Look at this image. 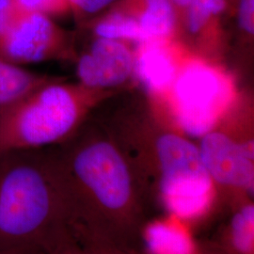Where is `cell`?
<instances>
[{"label":"cell","mask_w":254,"mask_h":254,"mask_svg":"<svg viewBox=\"0 0 254 254\" xmlns=\"http://www.w3.org/2000/svg\"><path fill=\"white\" fill-rule=\"evenodd\" d=\"M18 3L25 11L41 12L48 16L70 10L68 0H18Z\"/></svg>","instance_id":"2e32d148"},{"label":"cell","mask_w":254,"mask_h":254,"mask_svg":"<svg viewBox=\"0 0 254 254\" xmlns=\"http://www.w3.org/2000/svg\"><path fill=\"white\" fill-rule=\"evenodd\" d=\"M174 7L179 8V9H187L189 7L191 0H171Z\"/></svg>","instance_id":"603a6c76"},{"label":"cell","mask_w":254,"mask_h":254,"mask_svg":"<svg viewBox=\"0 0 254 254\" xmlns=\"http://www.w3.org/2000/svg\"><path fill=\"white\" fill-rule=\"evenodd\" d=\"M136 17L142 44L161 41L170 36L176 25V11L171 0H140Z\"/></svg>","instance_id":"4fadbf2b"},{"label":"cell","mask_w":254,"mask_h":254,"mask_svg":"<svg viewBox=\"0 0 254 254\" xmlns=\"http://www.w3.org/2000/svg\"><path fill=\"white\" fill-rule=\"evenodd\" d=\"M48 81L0 57V113L16 105Z\"/></svg>","instance_id":"7c38bea8"},{"label":"cell","mask_w":254,"mask_h":254,"mask_svg":"<svg viewBox=\"0 0 254 254\" xmlns=\"http://www.w3.org/2000/svg\"><path fill=\"white\" fill-rule=\"evenodd\" d=\"M45 253L46 254H87L71 229L48 246Z\"/></svg>","instance_id":"e0dca14e"},{"label":"cell","mask_w":254,"mask_h":254,"mask_svg":"<svg viewBox=\"0 0 254 254\" xmlns=\"http://www.w3.org/2000/svg\"><path fill=\"white\" fill-rule=\"evenodd\" d=\"M58 167L73 234L140 254L141 233L154 205L118 147L91 140Z\"/></svg>","instance_id":"6da1fadb"},{"label":"cell","mask_w":254,"mask_h":254,"mask_svg":"<svg viewBox=\"0 0 254 254\" xmlns=\"http://www.w3.org/2000/svg\"><path fill=\"white\" fill-rule=\"evenodd\" d=\"M226 8V0H191L186 9L187 23L192 33H199Z\"/></svg>","instance_id":"9a60e30c"},{"label":"cell","mask_w":254,"mask_h":254,"mask_svg":"<svg viewBox=\"0 0 254 254\" xmlns=\"http://www.w3.org/2000/svg\"><path fill=\"white\" fill-rule=\"evenodd\" d=\"M63 46V34L50 16L23 11L0 42V57L12 64H35L54 56Z\"/></svg>","instance_id":"52a82bcc"},{"label":"cell","mask_w":254,"mask_h":254,"mask_svg":"<svg viewBox=\"0 0 254 254\" xmlns=\"http://www.w3.org/2000/svg\"><path fill=\"white\" fill-rule=\"evenodd\" d=\"M149 220L141 233V246L149 254H196L187 222L172 215Z\"/></svg>","instance_id":"9c48e42d"},{"label":"cell","mask_w":254,"mask_h":254,"mask_svg":"<svg viewBox=\"0 0 254 254\" xmlns=\"http://www.w3.org/2000/svg\"><path fill=\"white\" fill-rule=\"evenodd\" d=\"M84 98L79 91L47 83L0 113V154L34 151L64 140L77 126Z\"/></svg>","instance_id":"277c9868"},{"label":"cell","mask_w":254,"mask_h":254,"mask_svg":"<svg viewBox=\"0 0 254 254\" xmlns=\"http://www.w3.org/2000/svg\"><path fill=\"white\" fill-rule=\"evenodd\" d=\"M156 179L153 205L190 224L212 211L217 194L199 147L177 134L158 136L153 149Z\"/></svg>","instance_id":"3957f363"},{"label":"cell","mask_w":254,"mask_h":254,"mask_svg":"<svg viewBox=\"0 0 254 254\" xmlns=\"http://www.w3.org/2000/svg\"><path fill=\"white\" fill-rule=\"evenodd\" d=\"M70 229L58 165L38 158L31 151L0 154V251L46 252Z\"/></svg>","instance_id":"7a4b0ae2"},{"label":"cell","mask_w":254,"mask_h":254,"mask_svg":"<svg viewBox=\"0 0 254 254\" xmlns=\"http://www.w3.org/2000/svg\"><path fill=\"white\" fill-rule=\"evenodd\" d=\"M239 25L249 34L254 32V0H240L238 10Z\"/></svg>","instance_id":"ffe728a7"},{"label":"cell","mask_w":254,"mask_h":254,"mask_svg":"<svg viewBox=\"0 0 254 254\" xmlns=\"http://www.w3.org/2000/svg\"><path fill=\"white\" fill-rule=\"evenodd\" d=\"M98 38L110 40H132L142 44V35L138 22L132 14L116 12L101 20L95 26Z\"/></svg>","instance_id":"5bb4252c"},{"label":"cell","mask_w":254,"mask_h":254,"mask_svg":"<svg viewBox=\"0 0 254 254\" xmlns=\"http://www.w3.org/2000/svg\"><path fill=\"white\" fill-rule=\"evenodd\" d=\"M229 210L227 221L214 245L226 254H254V198L237 201Z\"/></svg>","instance_id":"30bf717a"},{"label":"cell","mask_w":254,"mask_h":254,"mask_svg":"<svg viewBox=\"0 0 254 254\" xmlns=\"http://www.w3.org/2000/svg\"><path fill=\"white\" fill-rule=\"evenodd\" d=\"M196 254H224L221 250H219L217 246L214 244H207V245L198 247V252Z\"/></svg>","instance_id":"7402d4cb"},{"label":"cell","mask_w":254,"mask_h":254,"mask_svg":"<svg viewBox=\"0 0 254 254\" xmlns=\"http://www.w3.org/2000/svg\"><path fill=\"white\" fill-rule=\"evenodd\" d=\"M134 67L140 81L152 91H162L173 85L177 75L168 50L157 43H146Z\"/></svg>","instance_id":"8fae6325"},{"label":"cell","mask_w":254,"mask_h":254,"mask_svg":"<svg viewBox=\"0 0 254 254\" xmlns=\"http://www.w3.org/2000/svg\"><path fill=\"white\" fill-rule=\"evenodd\" d=\"M127 46L116 40L98 38L77 64V75L83 87L94 89L117 86L126 81L134 69Z\"/></svg>","instance_id":"ba28073f"},{"label":"cell","mask_w":254,"mask_h":254,"mask_svg":"<svg viewBox=\"0 0 254 254\" xmlns=\"http://www.w3.org/2000/svg\"><path fill=\"white\" fill-rule=\"evenodd\" d=\"M23 11L18 0H0V42Z\"/></svg>","instance_id":"ac0fdd59"},{"label":"cell","mask_w":254,"mask_h":254,"mask_svg":"<svg viewBox=\"0 0 254 254\" xmlns=\"http://www.w3.org/2000/svg\"><path fill=\"white\" fill-rule=\"evenodd\" d=\"M176 118L189 136L201 137L213 130L232 97L227 77L199 62L186 65L173 82Z\"/></svg>","instance_id":"5b68a950"},{"label":"cell","mask_w":254,"mask_h":254,"mask_svg":"<svg viewBox=\"0 0 254 254\" xmlns=\"http://www.w3.org/2000/svg\"><path fill=\"white\" fill-rule=\"evenodd\" d=\"M0 254H46V253L37 249H11L0 251Z\"/></svg>","instance_id":"44dd1931"},{"label":"cell","mask_w":254,"mask_h":254,"mask_svg":"<svg viewBox=\"0 0 254 254\" xmlns=\"http://www.w3.org/2000/svg\"><path fill=\"white\" fill-rule=\"evenodd\" d=\"M115 0H68L70 10L77 14H93L108 7Z\"/></svg>","instance_id":"d6986e66"},{"label":"cell","mask_w":254,"mask_h":254,"mask_svg":"<svg viewBox=\"0 0 254 254\" xmlns=\"http://www.w3.org/2000/svg\"><path fill=\"white\" fill-rule=\"evenodd\" d=\"M199 151L214 184L217 197L228 207L254 198V141H237L221 132L210 131L200 137Z\"/></svg>","instance_id":"8992f818"}]
</instances>
